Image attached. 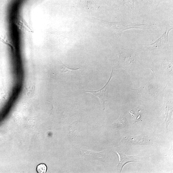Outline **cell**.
<instances>
[{
    "label": "cell",
    "mask_w": 173,
    "mask_h": 173,
    "mask_svg": "<svg viewBox=\"0 0 173 173\" xmlns=\"http://www.w3.org/2000/svg\"><path fill=\"white\" fill-rule=\"evenodd\" d=\"M80 68H70L69 67H68L66 66H64V68H63V72L64 73H70L71 72L75 71V70H77Z\"/></svg>",
    "instance_id": "cell-9"
},
{
    "label": "cell",
    "mask_w": 173,
    "mask_h": 173,
    "mask_svg": "<svg viewBox=\"0 0 173 173\" xmlns=\"http://www.w3.org/2000/svg\"><path fill=\"white\" fill-rule=\"evenodd\" d=\"M119 157V163L118 165L119 168L121 169L122 171L123 167L127 163L131 162H137L136 157L133 156H128L122 153L117 152Z\"/></svg>",
    "instance_id": "cell-5"
},
{
    "label": "cell",
    "mask_w": 173,
    "mask_h": 173,
    "mask_svg": "<svg viewBox=\"0 0 173 173\" xmlns=\"http://www.w3.org/2000/svg\"><path fill=\"white\" fill-rule=\"evenodd\" d=\"M112 28L115 31L116 36L120 38L121 37L123 32L129 29H150L151 25L146 24H137L131 23L124 22L113 23L111 25Z\"/></svg>",
    "instance_id": "cell-1"
},
{
    "label": "cell",
    "mask_w": 173,
    "mask_h": 173,
    "mask_svg": "<svg viewBox=\"0 0 173 173\" xmlns=\"http://www.w3.org/2000/svg\"><path fill=\"white\" fill-rule=\"evenodd\" d=\"M130 113L131 116L133 117L134 122H138L141 120V115L139 113H136V114H134L133 112L131 111V112H130Z\"/></svg>",
    "instance_id": "cell-7"
},
{
    "label": "cell",
    "mask_w": 173,
    "mask_h": 173,
    "mask_svg": "<svg viewBox=\"0 0 173 173\" xmlns=\"http://www.w3.org/2000/svg\"><path fill=\"white\" fill-rule=\"evenodd\" d=\"M113 69H112L109 80L105 85L101 89L96 91H91L86 92L91 93L94 96L98 97L100 100L102 107L104 110L105 109V103L108 101V98H109V85L111 78L113 77Z\"/></svg>",
    "instance_id": "cell-3"
},
{
    "label": "cell",
    "mask_w": 173,
    "mask_h": 173,
    "mask_svg": "<svg viewBox=\"0 0 173 173\" xmlns=\"http://www.w3.org/2000/svg\"><path fill=\"white\" fill-rule=\"evenodd\" d=\"M127 120L124 116H120L119 118L114 123V124L119 128H124L127 125Z\"/></svg>",
    "instance_id": "cell-6"
},
{
    "label": "cell",
    "mask_w": 173,
    "mask_h": 173,
    "mask_svg": "<svg viewBox=\"0 0 173 173\" xmlns=\"http://www.w3.org/2000/svg\"><path fill=\"white\" fill-rule=\"evenodd\" d=\"M124 142L131 145H152L148 136L145 134L136 136H131L126 137L124 140Z\"/></svg>",
    "instance_id": "cell-4"
},
{
    "label": "cell",
    "mask_w": 173,
    "mask_h": 173,
    "mask_svg": "<svg viewBox=\"0 0 173 173\" xmlns=\"http://www.w3.org/2000/svg\"><path fill=\"white\" fill-rule=\"evenodd\" d=\"M172 29V26L169 25H167L165 33L155 42L153 43L146 44L143 45L151 51L155 49H164L168 43L169 33Z\"/></svg>",
    "instance_id": "cell-2"
},
{
    "label": "cell",
    "mask_w": 173,
    "mask_h": 173,
    "mask_svg": "<svg viewBox=\"0 0 173 173\" xmlns=\"http://www.w3.org/2000/svg\"><path fill=\"white\" fill-rule=\"evenodd\" d=\"M37 171L39 173H46L47 170V167L44 164H41L37 167Z\"/></svg>",
    "instance_id": "cell-8"
}]
</instances>
